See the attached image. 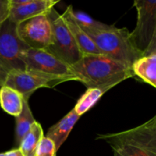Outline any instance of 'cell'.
Instances as JSON below:
<instances>
[{
	"label": "cell",
	"instance_id": "obj_17",
	"mask_svg": "<svg viewBox=\"0 0 156 156\" xmlns=\"http://www.w3.org/2000/svg\"><path fill=\"white\" fill-rule=\"evenodd\" d=\"M105 93V91L99 88H88L79 99L73 110L80 117L91 109Z\"/></svg>",
	"mask_w": 156,
	"mask_h": 156
},
{
	"label": "cell",
	"instance_id": "obj_22",
	"mask_svg": "<svg viewBox=\"0 0 156 156\" xmlns=\"http://www.w3.org/2000/svg\"><path fill=\"white\" fill-rule=\"evenodd\" d=\"M0 156H5V152H3V153H0Z\"/></svg>",
	"mask_w": 156,
	"mask_h": 156
},
{
	"label": "cell",
	"instance_id": "obj_4",
	"mask_svg": "<svg viewBox=\"0 0 156 156\" xmlns=\"http://www.w3.org/2000/svg\"><path fill=\"white\" fill-rule=\"evenodd\" d=\"M29 47L20 39L17 24L8 18L0 26V85L14 70L24 71L26 66L21 55Z\"/></svg>",
	"mask_w": 156,
	"mask_h": 156
},
{
	"label": "cell",
	"instance_id": "obj_19",
	"mask_svg": "<svg viewBox=\"0 0 156 156\" xmlns=\"http://www.w3.org/2000/svg\"><path fill=\"white\" fill-rule=\"evenodd\" d=\"M56 152L54 143L47 136H44L37 148L36 156H56Z\"/></svg>",
	"mask_w": 156,
	"mask_h": 156
},
{
	"label": "cell",
	"instance_id": "obj_11",
	"mask_svg": "<svg viewBox=\"0 0 156 156\" xmlns=\"http://www.w3.org/2000/svg\"><path fill=\"white\" fill-rule=\"evenodd\" d=\"M59 2L58 0H30L24 5L10 6L9 19L18 24L23 21L47 14Z\"/></svg>",
	"mask_w": 156,
	"mask_h": 156
},
{
	"label": "cell",
	"instance_id": "obj_16",
	"mask_svg": "<svg viewBox=\"0 0 156 156\" xmlns=\"http://www.w3.org/2000/svg\"><path fill=\"white\" fill-rule=\"evenodd\" d=\"M15 121H16V128H15L16 140L17 143L19 144L24 135L28 132L32 125L36 122L30 111L27 100L24 99L22 111L18 117H15Z\"/></svg>",
	"mask_w": 156,
	"mask_h": 156
},
{
	"label": "cell",
	"instance_id": "obj_20",
	"mask_svg": "<svg viewBox=\"0 0 156 156\" xmlns=\"http://www.w3.org/2000/svg\"><path fill=\"white\" fill-rule=\"evenodd\" d=\"M10 13L9 0H0V26L9 18Z\"/></svg>",
	"mask_w": 156,
	"mask_h": 156
},
{
	"label": "cell",
	"instance_id": "obj_18",
	"mask_svg": "<svg viewBox=\"0 0 156 156\" xmlns=\"http://www.w3.org/2000/svg\"><path fill=\"white\" fill-rule=\"evenodd\" d=\"M73 15L74 19L84 30H104L109 29L112 25L104 24L93 19L91 16L80 11L73 10Z\"/></svg>",
	"mask_w": 156,
	"mask_h": 156
},
{
	"label": "cell",
	"instance_id": "obj_2",
	"mask_svg": "<svg viewBox=\"0 0 156 156\" xmlns=\"http://www.w3.org/2000/svg\"><path fill=\"white\" fill-rule=\"evenodd\" d=\"M97 140L108 143L114 156H156V116L128 130L99 134Z\"/></svg>",
	"mask_w": 156,
	"mask_h": 156
},
{
	"label": "cell",
	"instance_id": "obj_7",
	"mask_svg": "<svg viewBox=\"0 0 156 156\" xmlns=\"http://www.w3.org/2000/svg\"><path fill=\"white\" fill-rule=\"evenodd\" d=\"M69 79L30 70H14L6 77L3 85L16 90L28 101L36 90L41 88H53Z\"/></svg>",
	"mask_w": 156,
	"mask_h": 156
},
{
	"label": "cell",
	"instance_id": "obj_23",
	"mask_svg": "<svg viewBox=\"0 0 156 156\" xmlns=\"http://www.w3.org/2000/svg\"><path fill=\"white\" fill-rule=\"evenodd\" d=\"M0 87H1V85H0Z\"/></svg>",
	"mask_w": 156,
	"mask_h": 156
},
{
	"label": "cell",
	"instance_id": "obj_14",
	"mask_svg": "<svg viewBox=\"0 0 156 156\" xmlns=\"http://www.w3.org/2000/svg\"><path fill=\"white\" fill-rule=\"evenodd\" d=\"M24 97L16 90L2 85L0 88V105L7 114L18 117L24 105Z\"/></svg>",
	"mask_w": 156,
	"mask_h": 156
},
{
	"label": "cell",
	"instance_id": "obj_10",
	"mask_svg": "<svg viewBox=\"0 0 156 156\" xmlns=\"http://www.w3.org/2000/svg\"><path fill=\"white\" fill-rule=\"evenodd\" d=\"M73 8L72 5L67 7L62 14V17L66 24L69 30L74 37L75 41L79 47L82 56L90 54H101L95 44L93 42L86 32L78 24L73 15Z\"/></svg>",
	"mask_w": 156,
	"mask_h": 156
},
{
	"label": "cell",
	"instance_id": "obj_3",
	"mask_svg": "<svg viewBox=\"0 0 156 156\" xmlns=\"http://www.w3.org/2000/svg\"><path fill=\"white\" fill-rule=\"evenodd\" d=\"M100 51L117 62L131 69L134 62L142 57L132 42L127 28H117L114 25L104 30H85Z\"/></svg>",
	"mask_w": 156,
	"mask_h": 156
},
{
	"label": "cell",
	"instance_id": "obj_5",
	"mask_svg": "<svg viewBox=\"0 0 156 156\" xmlns=\"http://www.w3.org/2000/svg\"><path fill=\"white\" fill-rule=\"evenodd\" d=\"M136 27L130 32L132 42L142 56L156 53V1L136 0Z\"/></svg>",
	"mask_w": 156,
	"mask_h": 156
},
{
	"label": "cell",
	"instance_id": "obj_21",
	"mask_svg": "<svg viewBox=\"0 0 156 156\" xmlns=\"http://www.w3.org/2000/svg\"><path fill=\"white\" fill-rule=\"evenodd\" d=\"M5 156H24L22 152H21L19 148L8 151V152H5Z\"/></svg>",
	"mask_w": 156,
	"mask_h": 156
},
{
	"label": "cell",
	"instance_id": "obj_6",
	"mask_svg": "<svg viewBox=\"0 0 156 156\" xmlns=\"http://www.w3.org/2000/svg\"><path fill=\"white\" fill-rule=\"evenodd\" d=\"M51 26V44L47 50L65 63L72 66L81 59L82 53L62 15L54 7L46 14Z\"/></svg>",
	"mask_w": 156,
	"mask_h": 156
},
{
	"label": "cell",
	"instance_id": "obj_13",
	"mask_svg": "<svg viewBox=\"0 0 156 156\" xmlns=\"http://www.w3.org/2000/svg\"><path fill=\"white\" fill-rule=\"evenodd\" d=\"M134 76L156 87V53L139 58L131 67Z\"/></svg>",
	"mask_w": 156,
	"mask_h": 156
},
{
	"label": "cell",
	"instance_id": "obj_1",
	"mask_svg": "<svg viewBox=\"0 0 156 156\" xmlns=\"http://www.w3.org/2000/svg\"><path fill=\"white\" fill-rule=\"evenodd\" d=\"M72 73L87 88H99L105 92L123 81L134 77L132 69L102 54L82 56L71 66Z\"/></svg>",
	"mask_w": 156,
	"mask_h": 156
},
{
	"label": "cell",
	"instance_id": "obj_8",
	"mask_svg": "<svg viewBox=\"0 0 156 156\" xmlns=\"http://www.w3.org/2000/svg\"><path fill=\"white\" fill-rule=\"evenodd\" d=\"M26 70L66 78L69 81H76L72 73L71 66L65 63L45 50L27 49L21 55Z\"/></svg>",
	"mask_w": 156,
	"mask_h": 156
},
{
	"label": "cell",
	"instance_id": "obj_12",
	"mask_svg": "<svg viewBox=\"0 0 156 156\" xmlns=\"http://www.w3.org/2000/svg\"><path fill=\"white\" fill-rule=\"evenodd\" d=\"M79 117H80L73 109L59 122L49 129L47 137L54 143L56 151L59 150L61 146L66 140L67 137L69 135Z\"/></svg>",
	"mask_w": 156,
	"mask_h": 156
},
{
	"label": "cell",
	"instance_id": "obj_9",
	"mask_svg": "<svg viewBox=\"0 0 156 156\" xmlns=\"http://www.w3.org/2000/svg\"><path fill=\"white\" fill-rule=\"evenodd\" d=\"M17 33L30 49L47 50L51 44V26L46 14L17 24Z\"/></svg>",
	"mask_w": 156,
	"mask_h": 156
},
{
	"label": "cell",
	"instance_id": "obj_15",
	"mask_svg": "<svg viewBox=\"0 0 156 156\" xmlns=\"http://www.w3.org/2000/svg\"><path fill=\"white\" fill-rule=\"evenodd\" d=\"M43 137L42 126L41 123L36 121L19 143V149L24 156H36L37 148Z\"/></svg>",
	"mask_w": 156,
	"mask_h": 156
}]
</instances>
